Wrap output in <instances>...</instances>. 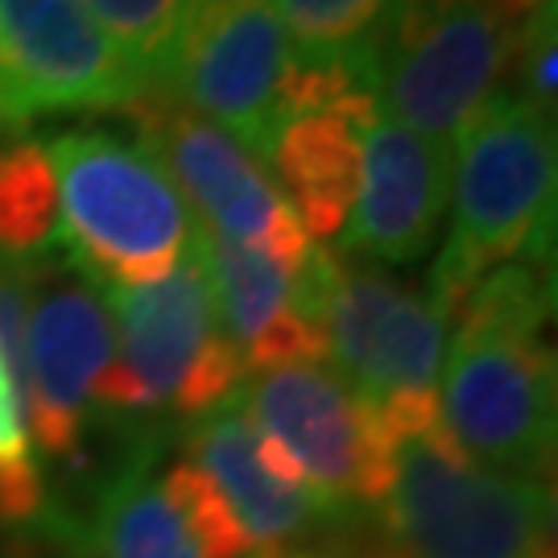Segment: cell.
Masks as SVG:
<instances>
[{
	"label": "cell",
	"instance_id": "cell-4",
	"mask_svg": "<svg viewBox=\"0 0 558 558\" xmlns=\"http://www.w3.org/2000/svg\"><path fill=\"white\" fill-rule=\"evenodd\" d=\"M377 513L405 558H555L550 484L472 459L442 422L398 442Z\"/></svg>",
	"mask_w": 558,
	"mask_h": 558
},
{
	"label": "cell",
	"instance_id": "cell-20",
	"mask_svg": "<svg viewBox=\"0 0 558 558\" xmlns=\"http://www.w3.org/2000/svg\"><path fill=\"white\" fill-rule=\"evenodd\" d=\"M161 488H166V497L174 500V509L182 513L203 558H265L253 550V542L244 538L236 513L228 509L220 488L203 476L191 459H179L161 476Z\"/></svg>",
	"mask_w": 558,
	"mask_h": 558
},
{
	"label": "cell",
	"instance_id": "cell-3",
	"mask_svg": "<svg viewBox=\"0 0 558 558\" xmlns=\"http://www.w3.org/2000/svg\"><path fill=\"white\" fill-rule=\"evenodd\" d=\"M59 186L50 248L108 290L174 274L195 216L149 145L112 129H66L46 145Z\"/></svg>",
	"mask_w": 558,
	"mask_h": 558
},
{
	"label": "cell",
	"instance_id": "cell-23",
	"mask_svg": "<svg viewBox=\"0 0 558 558\" xmlns=\"http://www.w3.org/2000/svg\"><path fill=\"white\" fill-rule=\"evenodd\" d=\"M281 558H327V555H281Z\"/></svg>",
	"mask_w": 558,
	"mask_h": 558
},
{
	"label": "cell",
	"instance_id": "cell-16",
	"mask_svg": "<svg viewBox=\"0 0 558 558\" xmlns=\"http://www.w3.org/2000/svg\"><path fill=\"white\" fill-rule=\"evenodd\" d=\"M149 463L154 456H124L100 488L96 513L83 521L96 558H203L161 480L149 476Z\"/></svg>",
	"mask_w": 558,
	"mask_h": 558
},
{
	"label": "cell",
	"instance_id": "cell-18",
	"mask_svg": "<svg viewBox=\"0 0 558 558\" xmlns=\"http://www.w3.org/2000/svg\"><path fill=\"white\" fill-rule=\"evenodd\" d=\"M59 228V186L41 141L0 145V253H41Z\"/></svg>",
	"mask_w": 558,
	"mask_h": 558
},
{
	"label": "cell",
	"instance_id": "cell-17",
	"mask_svg": "<svg viewBox=\"0 0 558 558\" xmlns=\"http://www.w3.org/2000/svg\"><path fill=\"white\" fill-rule=\"evenodd\" d=\"M393 0H274L290 59L315 71H348L373 92V50Z\"/></svg>",
	"mask_w": 558,
	"mask_h": 558
},
{
	"label": "cell",
	"instance_id": "cell-21",
	"mask_svg": "<svg viewBox=\"0 0 558 558\" xmlns=\"http://www.w3.org/2000/svg\"><path fill=\"white\" fill-rule=\"evenodd\" d=\"M34 456L29 447V430H25V414H21V401L13 393V385L0 368V459H21Z\"/></svg>",
	"mask_w": 558,
	"mask_h": 558
},
{
	"label": "cell",
	"instance_id": "cell-11",
	"mask_svg": "<svg viewBox=\"0 0 558 558\" xmlns=\"http://www.w3.org/2000/svg\"><path fill=\"white\" fill-rule=\"evenodd\" d=\"M327 356L364 410L439 398L447 319L426 290L389 278L373 260L339 257V286L327 311Z\"/></svg>",
	"mask_w": 558,
	"mask_h": 558
},
{
	"label": "cell",
	"instance_id": "cell-15",
	"mask_svg": "<svg viewBox=\"0 0 558 558\" xmlns=\"http://www.w3.org/2000/svg\"><path fill=\"white\" fill-rule=\"evenodd\" d=\"M373 92H348L323 112L286 120L269 154V170L290 191V207L311 240H331L356 207L360 191V141L377 120Z\"/></svg>",
	"mask_w": 558,
	"mask_h": 558
},
{
	"label": "cell",
	"instance_id": "cell-1",
	"mask_svg": "<svg viewBox=\"0 0 558 558\" xmlns=\"http://www.w3.org/2000/svg\"><path fill=\"white\" fill-rule=\"evenodd\" d=\"M550 278L509 260L472 286L439 377L447 435L472 459L546 484L555 468V356L542 343Z\"/></svg>",
	"mask_w": 558,
	"mask_h": 558
},
{
	"label": "cell",
	"instance_id": "cell-6",
	"mask_svg": "<svg viewBox=\"0 0 558 558\" xmlns=\"http://www.w3.org/2000/svg\"><path fill=\"white\" fill-rule=\"evenodd\" d=\"M240 405L281 476L315 493L339 521L377 513L393 480V447L331 364L257 373L244 380Z\"/></svg>",
	"mask_w": 558,
	"mask_h": 558
},
{
	"label": "cell",
	"instance_id": "cell-13",
	"mask_svg": "<svg viewBox=\"0 0 558 558\" xmlns=\"http://www.w3.org/2000/svg\"><path fill=\"white\" fill-rule=\"evenodd\" d=\"M451 199V145L377 112L360 141L356 207L339 232V257L414 265L439 240Z\"/></svg>",
	"mask_w": 558,
	"mask_h": 558
},
{
	"label": "cell",
	"instance_id": "cell-10",
	"mask_svg": "<svg viewBox=\"0 0 558 558\" xmlns=\"http://www.w3.org/2000/svg\"><path fill=\"white\" fill-rule=\"evenodd\" d=\"M124 112L133 117L141 145H149L166 166L179 195L195 203L199 228L240 248L265 253L286 269H299L306 260L315 244L294 207L265 174V166L240 149L220 124L191 112L161 87H145Z\"/></svg>",
	"mask_w": 558,
	"mask_h": 558
},
{
	"label": "cell",
	"instance_id": "cell-5",
	"mask_svg": "<svg viewBox=\"0 0 558 558\" xmlns=\"http://www.w3.org/2000/svg\"><path fill=\"white\" fill-rule=\"evenodd\" d=\"M530 17L505 0H393L373 50L377 108L451 145L513 71Z\"/></svg>",
	"mask_w": 558,
	"mask_h": 558
},
{
	"label": "cell",
	"instance_id": "cell-2",
	"mask_svg": "<svg viewBox=\"0 0 558 558\" xmlns=\"http://www.w3.org/2000/svg\"><path fill=\"white\" fill-rule=\"evenodd\" d=\"M555 117L513 92H497L451 141V232L426 294L456 323L480 278L530 253L555 232Z\"/></svg>",
	"mask_w": 558,
	"mask_h": 558
},
{
	"label": "cell",
	"instance_id": "cell-9",
	"mask_svg": "<svg viewBox=\"0 0 558 558\" xmlns=\"http://www.w3.org/2000/svg\"><path fill=\"white\" fill-rule=\"evenodd\" d=\"M117 356V323L104 286L80 265L41 248L25 323V430L38 439V463L83 459L92 398Z\"/></svg>",
	"mask_w": 558,
	"mask_h": 558
},
{
	"label": "cell",
	"instance_id": "cell-22",
	"mask_svg": "<svg viewBox=\"0 0 558 558\" xmlns=\"http://www.w3.org/2000/svg\"><path fill=\"white\" fill-rule=\"evenodd\" d=\"M339 558H405L389 538H368V534H356V538L339 542Z\"/></svg>",
	"mask_w": 558,
	"mask_h": 558
},
{
	"label": "cell",
	"instance_id": "cell-7",
	"mask_svg": "<svg viewBox=\"0 0 558 558\" xmlns=\"http://www.w3.org/2000/svg\"><path fill=\"white\" fill-rule=\"evenodd\" d=\"M104 299L117 315L120 348L96 385L92 426H108L129 442V456H158L174 430V398L182 380L223 336L195 232L166 281L141 290L104 286Z\"/></svg>",
	"mask_w": 558,
	"mask_h": 558
},
{
	"label": "cell",
	"instance_id": "cell-19",
	"mask_svg": "<svg viewBox=\"0 0 558 558\" xmlns=\"http://www.w3.org/2000/svg\"><path fill=\"white\" fill-rule=\"evenodd\" d=\"M80 4L124 50V59L141 71V80L158 87L174 46L182 0H80Z\"/></svg>",
	"mask_w": 558,
	"mask_h": 558
},
{
	"label": "cell",
	"instance_id": "cell-12",
	"mask_svg": "<svg viewBox=\"0 0 558 558\" xmlns=\"http://www.w3.org/2000/svg\"><path fill=\"white\" fill-rule=\"evenodd\" d=\"M0 80L34 120L117 112L149 87L80 0H0Z\"/></svg>",
	"mask_w": 558,
	"mask_h": 558
},
{
	"label": "cell",
	"instance_id": "cell-8",
	"mask_svg": "<svg viewBox=\"0 0 558 558\" xmlns=\"http://www.w3.org/2000/svg\"><path fill=\"white\" fill-rule=\"evenodd\" d=\"M286 71L290 46L274 0H182L158 87L269 166Z\"/></svg>",
	"mask_w": 558,
	"mask_h": 558
},
{
	"label": "cell",
	"instance_id": "cell-14",
	"mask_svg": "<svg viewBox=\"0 0 558 558\" xmlns=\"http://www.w3.org/2000/svg\"><path fill=\"white\" fill-rule=\"evenodd\" d=\"M191 463L220 488L228 509L236 513L244 538L265 558H281L294 542L311 538L319 530H343L352 521H339L315 493L278 476L265 456L253 422L240 405V393L228 405L211 410L207 418L182 430Z\"/></svg>",
	"mask_w": 558,
	"mask_h": 558
}]
</instances>
